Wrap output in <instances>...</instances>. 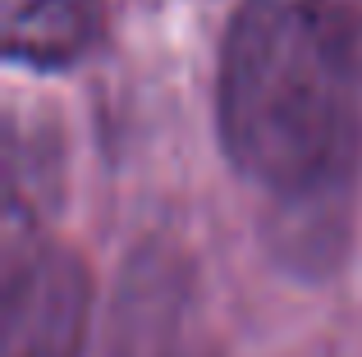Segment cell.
Instances as JSON below:
<instances>
[{"mask_svg":"<svg viewBox=\"0 0 362 357\" xmlns=\"http://www.w3.org/2000/svg\"><path fill=\"white\" fill-rule=\"evenodd\" d=\"M88 330V270L69 248L18 243L5 261L0 357H78Z\"/></svg>","mask_w":362,"mask_h":357,"instance_id":"2","label":"cell"},{"mask_svg":"<svg viewBox=\"0 0 362 357\" xmlns=\"http://www.w3.org/2000/svg\"><path fill=\"white\" fill-rule=\"evenodd\" d=\"M101 37V0H5V55L33 69H60Z\"/></svg>","mask_w":362,"mask_h":357,"instance_id":"3","label":"cell"},{"mask_svg":"<svg viewBox=\"0 0 362 357\" xmlns=\"http://www.w3.org/2000/svg\"><path fill=\"white\" fill-rule=\"evenodd\" d=\"M216 115L230 161L284 206L344 202L362 156V0H243Z\"/></svg>","mask_w":362,"mask_h":357,"instance_id":"1","label":"cell"}]
</instances>
